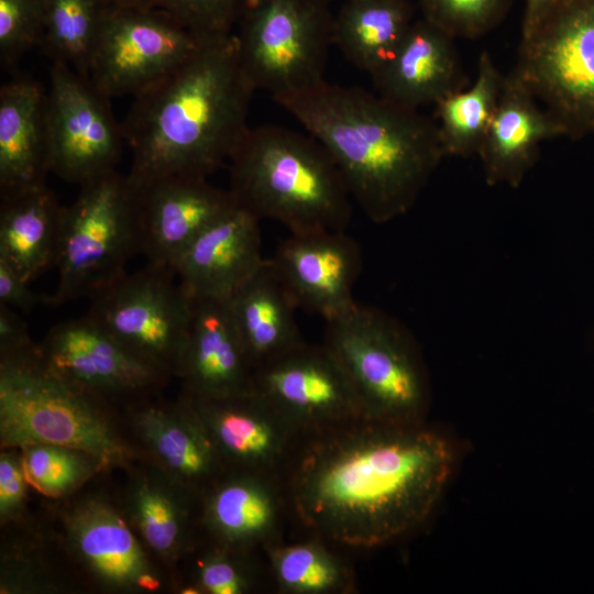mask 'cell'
<instances>
[{
    "label": "cell",
    "mask_w": 594,
    "mask_h": 594,
    "mask_svg": "<svg viewBox=\"0 0 594 594\" xmlns=\"http://www.w3.org/2000/svg\"><path fill=\"white\" fill-rule=\"evenodd\" d=\"M453 462L451 442L426 420L364 416L302 436L282 476L289 527L351 553L384 547L427 521Z\"/></svg>",
    "instance_id": "6da1fadb"
},
{
    "label": "cell",
    "mask_w": 594,
    "mask_h": 594,
    "mask_svg": "<svg viewBox=\"0 0 594 594\" xmlns=\"http://www.w3.org/2000/svg\"><path fill=\"white\" fill-rule=\"evenodd\" d=\"M256 89L234 34L207 41L178 68L135 97L121 122L132 186L169 176L208 178L248 130Z\"/></svg>",
    "instance_id": "7a4b0ae2"
},
{
    "label": "cell",
    "mask_w": 594,
    "mask_h": 594,
    "mask_svg": "<svg viewBox=\"0 0 594 594\" xmlns=\"http://www.w3.org/2000/svg\"><path fill=\"white\" fill-rule=\"evenodd\" d=\"M275 102L323 145L375 223L409 211L446 156L435 121L377 92L324 80Z\"/></svg>",
    "instance_id": "3957f363"
},
{
    "label": "cell",
    "mask_w": 594,
    "mask_h": 594,
    "mask_svg": "<svg viewBox=\"0 0 594 594\" xmlns=\"http://www.w3.org/2000/svg\"><path fill=\"white\" fill-rule=\"evenodd\" d=\"M237 206L290 233L344 231L353 199L331 155L312 135L275 124L249 127L230 160Z\"/></svg>",
    "instance_id": "277c9868"
},
{
    "label": "cell",
    "mask_w": 594,
    "mask_h": 594,
    "mask_svg": "<svg viewBox=\"0 0 594 594\" xmlns=\"http://www.w3.org/2000/svg\"><path fill=\"white\" fill-rule=\"evenodd\" d=\"M105 398L62 376L40 344L0 355V446L50 443L82 450L105 468L128 466L135 457L105 407Z\"/></svg>",
    "instance_id": "5b68a950"
},
{
    "label": "cell",
    "mask_w": 594,
    "mask_h": 594,
    "mask_svg": "<svg viewBox=\"0 0 594 594\" xmlns=\"http://www.w3.org/2000/svg\"><path fill=\"white\" fill-rule=\"evenodd\" d=\"M323 343L345 371L365 417L398 424L426 420V366L411 333L395 318L355 302L326 321Z\"/></svg>",
    "instance_id": "8992f818"
},
{
    "label": "cell",
    "mask_w": 594,
    "mask_h": 594,
    "mask_svg": "<svg viewBox=\"0 0 594 594\" xmlns=\"http://www.w3.org/2000/svg\"><path fill=\"white\" fill-rule=\"evenodd\" d=\"M79 187L63 209L56 306L90 299L122 277L128 261L140 253L135 194L127 176L114 170Z\"/></svg>",
    "instance_id": "52a82bcc"
},
{
    "label": "cell",
    "mask_w": 594,
    "mask_h": 594,
    "mask_svg": "<svg viewBox=\"0 0 594 594\" xmlns=\"http://www.w3.org/2000/svg\"><path fill=\"white\" fill-rule=\"evenodd\" d=\"M331 0H245L233 32L254 86L274 101L324 81L333 45Z\"/></svg>",
    "instance_id": "ba28073f"
},
{
    "label": "cell",
    "mask_w": 594,
    "mask_h": 594,
    "mask_svg": "<svg viewBox=\"0 0 594 594\" xmlns=\"http://www.w3.org/2000/svg\"><path fill=\"white\" fill-rule=\"evenodd\" d=\"M514 70L568 136L594 134V0H574L521 41Z\"/></svg>",
    "instance_id": "9c48e42d"
},
{
    "label": "cell",
    "mask_w": 594,
    "mask_h": 594,
    "mask_svg": "<svg viewBox=\"0 0 594 594\" xmlns=\"http://www.w3.org/2000/svg\"><path fill=\"white\" fill-rule=\"evenodd\" d=\"M202 40L169 14L111 0L89 65V79L109 99L132 98L188 61Z\"/></svg>",
    "instance_id": "30bf717a"
},
{
    "label": "cell",
    "mask_w": 594,
    "mask_h": 594,
    "mask_svg": "<svg viewBox=\"0 0 594 594\" xmlns=\"http://www.w3.org/2000/svg\"><path fill=\"white\" fill-rule=\"evenodd\" d=\"M173 268L147 263L90 298L86 315L132 351L175 375L191 317L193 297Z\"/></svg>",
    "instance_id": "8fae6325"
},
{
    "label": "cell",
    "mask_w": 594,
    "mask_h": 594,
    "mask_svg": "<svg viewBox=\"0 0 594 594\" xmlns=\"http://www.w3.org/2000/svg\"><path fill=\"white\" fill-rule=\"evenodd\" d=\"M108 97L64 63L48 67L51 173L84 185L112 173L125 144Z\"/></svg>",
    "instance_id": "7c38bea8"
},
{
    "label": "cell",
    "mask_w": 594,
    "mask_h": 594,
    "mask_svg": "<svg viewBox=\"0 0 594 594\" xmlns=\"http://www.w3.org/2000/svg\"><path fill=\"white\" fill-rule=\"evenodd\" d=\"M254 392L301 436L364 417L345 371L324 343L304 342L257 367Z\"/></svg>",
    "instance_id": "4fadbf2b"
},
{
    "label": "cell",
    "mask_w": 594,
    "mask_h": 594,
    "mask_svg": "<svg viewBox=\"0 0 594 594\" xmlns=\"http://www.w3.org/2000/svg\"><path fill=\"white\" fill-rule=\"evenodd\" d=\"M50 366L102 398L142 399L169 375L85 315L52 327L40 344Z\"/></svg>",
    "instance_id": "5bb4252c"
},
{
    "label": "cell",
    "mask_w": 594,
    "mask_h": 594,
    "mask_svg": "<svg viewBox=\"0 0 594 594\" xmlns=\"http://www.w3.org/2000/svg\"><path fill=\"white\" fill-rule=\"evenodd\" d=\"M187 396L226 470L282 479L302 436L266 399L257 393L222 398Z\"/></svg>",
    "instance_id": "9a60e30c"
},
{
    "label": "cell",
    "mask_w": 594,
    "mask_h": 594,
    "mask_svg": "<svg viewBox=\"0 0 594 594\" xmlns=\"http://www.w3.org/2000/svg\"><path fill=\"white\" fill-rule=\"evenodd\" d=\"M131 187L136 200L140 253L147 263L173 270L191 242L235 206L229 190L202 177L169 176Z\"/></svg>",
    "instance_id": "2e32d148"
},
{
    "label": "cell",
    "mask_w": 594,
    "mask_h": 594,
    "mask_svg": "<svg viewBox=\"0 0 594 594\" xmlns=\"http://www.w3.org/2000/svg\"><path fill=\"white\" fill-rule=\"evenodd\" d=\"M289 512L280 477L227 470L200 495L201 536L244 551H264L284 539Z\"/></svg>",
    "instance_id": "e0dca14e"
},
{
    "label": "cell",
    "mask_w": 594,
    "mask_h": 594,
    "mask_svg": "<svg viewBox=\"0 0 594 594\" xmlns=\"http://www.w3.org/2000/svg\"><path fill=\"white\" fill-rule=\"evenodd\" d=\"M66 542L76 559L103 586L147 593L163 579L125 514L102 498H87L63 519Z\"/></svg>",
    "instance_id": "ac0fdd59"
},
{
    "label": "cell",
    "mask_w": 594,
    "mask_h": 594,
    "mask_svg": "<svg viewBox=\"0 0 594 594\" xmlns=\"http://www.w3.org/2000/svg\"><path fill=\"white\" fill-rule=\"evenodd\" d=\"M297 307L329 321L355 305L361 268L356 242L344 231L290 233L271 258Z\"/></svg>",
    "instance_id": "d6986e66"
},
{
    "label": "cell",
    "mask_w": 594,
    "mask_h": 594,
    "mask_svg": "<svg viewBox=\"0 0 594 594\" xmlns=\"http://www.w3.org/2000/svg\"><path fill=\"white\" fill-rule=\"evenodd\" d=\"M175 376L182 378L184 393L193 397L255 393V369L228 300L193 297L190 322Z\"/></svg>",
    "instance_id": "ffe728a7"
},
{
    "label": "cell",
    "mask_w": 594,
    "mask_h": 594,
    "mask_svg": "<svg viewBox=\"0 0 594 594\" xmlns=\"http://www.w3.org/2000/svg\"><path fill=\"white\" fill-rule=\"evenodd\" d=\"M130 418L153 465L188 490L201 495L227 471L186 394L173 404L138 402Z\"/></svg>",
    "instance_id": "44dd1931"
},
{
    "label": "cell",
    "mask_w": 594,
    "mask_h": 594,
    "mask_svg": "<svg viewBox=\"0 0 594 594\" xmlns=\"http://www.w3.org/2000/svg\"><path fill=\"white\" fill-rule=\"evenodd\" d=\"M260 221L235 204L191 242L174 266L190 296L228 300L256 271L265 260Z\"/></svg>",
    "instance_id": "7402d4cb"
},
{
    "label": "cell",
    "mask_w": 594,
    "mask_h": 594,
    "mask_svg": "<svg viewBox=\"0 0 594 594\" xmlns=\"http://www.w3.org/2000/svg\"><path fill=\"white\" fill-rule=\"evenodd\" d=\"M566 129L537 102L520 76H505L499 101L477 155L490 186L518 187L535 165L543 141Z\"/></svg>",
    "instance_id": "603a6c76"
},
{
    "label": "cell",
    "mask_w": 594,
    "mask_h": 594,
    "mask_svg": "<svg viewBox=\"0 0 594 594\" xmlns=\"http://www.w3.org/2000/svg\"><path fill=\"white\" fill-rule=\"evenodd\" d=\"M453 40L425 18L414 20L393 55L371 76L377 94L418 110L464 88Z\"/></svg>",
    "instance_id": "cb8c5ba5"
},
{
    "label": "cell",
    "mask_w": 594,
    "mask_h": 594,
    "mask_svg": "<svg viewBox=\"0 0 594 594\" xmlns=\"http://www.w3.org/2000/svg\"><path fill=\"white\" fill-rule=\"evenodd\" d=\"M48 173L47 88L21 74L0 88V198L46 185Z\"/></svg>",
    "instance_id": "d4e9b609"
},
{
    "label": "cell",
    "mask_w": 594,
    "mask_h": 594,
    "mask_svg": "<svg viewBox=\"0 0 594 594\" xmlns=\"http://www.w3.org/2000/svg\"><path fill=\"white\" fill-rule=\"evenodd\" d=\"M152 466L131 480L124 514L151 554L174 564L199 540L200 495Z\"/></svg>",
    "instance_id": "484cf974"
},
{
    "label": "cell",
    "mask_w": 594,
    "mask_h": 594,
    "mask_svg": "<svg viewBox=\"0 0 594 594\" xmlns=\"http://www.w3.org/2000/svg\"><path fill=\"white\" fill-rule=\"evenodd\" d=\"M228 302L255 370L306 342L295 317L298 307L271 258L263 261Z\"/></svg>",
    "instance_id": "4316f807"
},
{
    "label": "cell",
    "mask_w": 594,
    "mask_h": 594,
    "mask_svg": "<svg viewBox=\"0 0 594 594\" xmlns=\"http://www.w3.org/2000/svg\"><path fill=\"white\" fill-rule=\"evenodd\" d=\"M0 200V261L31 283L55 266L64 206L47 185Z\"/></svg>",
    "instance_id": "83f0119b"
},
{
    "label": "cell",
    "mask_w": 594,
    "mask_h": 594,
    "mask_svg": "<svg viewBox=\"0 0 594 594\" xmlns=\"http://www.w3.org/2000/svg\"><path fill=\"white\" fill-rule=\"evenodd\" d=\"M264 549L272 590L280 594H353L351 552L315 536L294 535Z\"/></svg>",
    "instance_id": "f1b7e54d"
},
{
    "label": "cell",
    "mask_w": 594,
    "mask_h": 594,
    "mask_svg": "<svg viewBox=\"0 0 594 594\" xmlns=\"http://www.w3.org/2000/svg\"><path fill=\"white\" fill-rule=\"evenodd\" d=\"M414 20L408 0H343L334 14L333 45L372 76L393 55Z\"/></svg>",
    "instance_id": "f546056e"
},
{
    "label": "cell",
    "mask_w": 594,
    "mask_h": 594,
    "mask_svg": "<svg viewBox=\"0 0 594 594\" xmlns=\"http://www.w3.org/2000/svg\"><path fill=\"white\" fill-rule=\"evenodd\" d=\"M504 79L491 55L483 52L473 84L449 94L435 105L446 156L466 157L479 153L495 114Z\"/></svg>",
    "instance_id": "4dcf8cb0"
},
{
    "label": "cell",
    "mask_w": 594,
    "mask_h": 594,
    "mask_svg": "<svg viewBox=\"0 0 594 594\" xmlns=\"http://www.w3.org/2000/svg\"><path fill=\"white\" fill-rule=\"evenodd\" d=\"M111 0H46L40 50L89 78L92 53Z\"/></svg>",
    "instance_id": "1f68e13d"
},
{
    "label": "cell",
    "mask_w": 594,
    "mask_h": 594,
    "mask_svg": "<svg viewBox=\"0 0 594 594\" xmlns=\"http://www.w3.org/2000/svg\"><path fill=\"white\" fill-rule=\"evenodd\" d=\"M189 553L194 554L191 576L180 593L252 594L272 590L264 551L238 550L202 537Z\"/></svg>",
    "instance_id": "d6a6232c"
},
{
    "label": "cell",
    "mask_w": 594,
    "mask_h": 594,
    "mask_svg": "<svg viewBox=\"0 0 594 594\" xmlns=\"http://www.w3.org/2000/svg\"><path fill=\"white\" fill-rule=\"evenodd\" d=\"M20 450L28 483L51 497L73 493L105 468L90 453L70 447L37 443Z\"/></svg>",
    "instance_id": "836d02e7"
},
{
    "label": "cell",
    "mask_w": 594,
    "mask_h": 594,
    "mask_svg": "<svg viewBox=\"0 0 594 594\" xmlns=\"http://www.w3.org/2000/svg\"><path fill=\"white\" fill-rule=\"evenodd\" d=\"M422 18L452 38H476L494 29L513 0H418Z\"/></svg>",
    "instance_id": "e575fe53"
},
{
    "label": "cell",
    "mask_w": 594,
    "mask_h": 594,
    "mask_svg": "<svg viewBox=\"0 0 594 594\" xmlns=\"http://www.w3.org/2000/svg\"><path fill=\"white\" fill-rule=\"evenodd\" d=\"M46 0H0V63L13 68L38 48L45 24Z\"/></svg>",
    "instance_id": "d590c367"
},
{
    "label": "cell",
    "mask_w": 594,
    "mask_h": 594,
    "mask_svg": "<svg viewBox=\"0 0 594 594\" xmlns=\"http://www.w3.org/2000/svg\"><path fill=\"white\" fill-rule=\"evenodd\" d=\"M161 10L202 40L233 33L245 0H127Z\"/></svg>",
    "instance_id": "8d00e7d4"
},
{
    "label": "cell",
    "mask_w": 594,
    "mask_h": 594,
    "mask_svg": "<svg viewBox=\"0 0 594 594\" xmlns=\"http://www.w3.org/2000/svg\"><path fill=\"white\" fill-rule=\"evenodd\" d=\"M28 481L16 449L0 454V521L7 524L20 516L25 504Z\"/></svg>",
    "instance_id": "74e56055"
},
{
    "label": "cell",
    "mask_w": 594,
    "mask_h": 594,
    "mask_svg": "<svg viewBox=\"0 0 594 594\" xmlns=\"http://www.w3.org/2000/svg\"><path fill=\"white\" fill-rule=\"evenodd\" d=\"M3 261H0V302L22 311L38 306H56L53 293H38L29 287Z\"/></svg>",
    "instance_id": "f35d334b"
},
{
    "label": "cell",
    "mask_w": 594,
    "mask_h": 594,
    "mask_svg": "<svg viewBox=\"0 0 594 594\" xmlns=\"http://www.w3.org/2000/svg\"><path fill=\"white\" fill-rule=\"evenodd\" d=\"M37 345L29 332L26 322L13 308L0 302V355L16 353Z\"/></svg>",
    "instance_id": "ab89813d"
},
{
    "label": "cell",
    "mask_w": 594,
    "mask_h": 594,
    "mask_svg": "<svg viewBox=\"0 0 594 594\" xmlns=\"http://www.w3.org/2000/svg\"><path fill=\"white\" fill-rule=\"evenodd\" d=\"M574 0H525L521 41L531 37L549 19Z\"/></svg>",
    "instance_id": "60d3db41"
}]
</instances>
